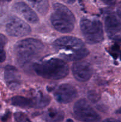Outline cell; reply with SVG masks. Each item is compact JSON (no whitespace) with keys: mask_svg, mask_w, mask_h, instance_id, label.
<instances>
[{"mask_svg":"<svg viewBox=\"0 0 121 122\" xmlns=\"http://www.w3.org/2000/svg\"><path fill=\"white\" fill-rule=\"evenodd\" d=\"M32 5L42 14H45L47 12L49 8V4L47 1H30Z\"/></svg>","mask_w":121,"mask_h":122,"instance_id":"16","label":"cell"},{"mask_svg":"<svg viewBox=\"0 0 121 122\" xmlns=\"http://www.w3.org/2000/svg\"><path fill=\"white\" fill-rule=\"evenodd\" d=\"M0 107H1V106H0Z\"/></svg>","mask_w":121,"mask_h":122,"instance_id":"26","label":"cell"},{"mask_svg":"<svg viewBox=\"0 0 121 122\" xmlns=\"http://www.w3.org/2000/svg\"><path fill=\"white\" fill-rule=\"evenodd\" d=\"M117 14L119 17L121 19V9H119L117 10Z\"/></svg>","mask_w":121,"mask_h":122,"instance_id":"23","label":"cell"},{"mask_svg":"<svg viewBox=\"0 0 121 122\" xmlns=\"http://www.w3.org/2000/svg\"><path fill=\"white\" fill-rule=\"evenodd\" d=\"M53 11L51 15V21L56 30L61 33H70L73 30L75 18L68 8L60 3L53 5Z\"/></svg>","mask_w":121,"mask_h":122,"instance_id":"4","label":"cell"},{"mask_svg":"<svg viewBox=\"0 0 121 122\" xmlns=\"http://www.w3.org/2000/svg\"><path fill=\"white\" fill-rule=\"evenodd\" d=\"M93 68L86 61H77L73 64L72 72L74 77L79 82H87L93 75Z\"/></svg>","mask_w":121,"mask_h":122,"instance_id":"9","label":"cell"},{"mask_svg":"<svg viewBox=\"0 0 121 122\" xmlns=\"http://www.w3.org/2000/svg\"><path fill=\"white\" fill-rule=\"evenodd\" d=\"M105 29L110 37L113 36L121 30V22L115 15L110 14L105 19Z\"/></svg>","mask_w":121,"mask_h":122,"instance_id":"12","label":"cell"},{"mask_svg":"<svg viewBox=\"0 0 121 122\" xmlns=\"http://www.w3.org/2000/svg\"><path fill=\"white\" fill-rule=\"evenodd\" d=\"M43 119L47 122H61L64 119V113L58 108H49L44 113Z\"/></svg>","mask_w":121,"mask_h":122,"instance_id":"13","label":"cell"},{"mask_svg":"<svg viewBox=\"0 0 121 122\" xmlns=\"http://www.w3.org/2000/svg\"><path fill=\"white\" fill-rule=\"evenodd\" d=\"M6 31L11 36L23 37L30 34L31 28L24 20L17 17H13L6 25Z\"/></svg>","mask_w":121,"mask_h":122,"instance_id":"7","label":"cell"},{"mask_svg":"<svg viewBox=\"0 0 121 122\" xmlns=\"http://www.w3.org/2000/svg\"><path fill=\"white\" fill-rule=\"evenodd\" d=\"M103 122H121L119 120H116L115 119H113V118H109V119H106L104 120Z\"/></svg>","mask_w":121,"mask_h":122,"instance_id":"20","label":"cell"},{"mask_svg":"<svg viewBox=\"0 0 121 122\" xmlns=\"http://www.w3.org/2000/svg\"><path fill=\"white\" fill-rule=\"evenodd\" d=\"M80 28L88 44H98L104 39L103 25L98 19L91 17L82 18L80 21Z\"/></svg>","mask_w":121,"mask_h":122,"instance_id":"5","label":"cell"},{"mask_svg":"<svg viewBox=\"0 0 121 122\" xmlns=\"http://www.w3.org/2000/svg\"><path fill=\"white\" fill-rule=\"evenodd\" d=\"M53 47L63 59L68 61H78L90 52L83 41L70 36L57 39L53 42Z\"/></svg>","mask_w":121,"mask_h":122,"instance_id":"1","label":"cell"},{"mask_svg":"<svg viewBox=\"0 0 121 122\" xmlns=\"http://www.w3.org/2000/svg\"><path fill=\"white\" fill-rule=\"evenodd\" d=\"M87 97L90 101L93 103L98 102L100 98V95L95 91H89L87 94Z\"/></svg>","mask_w":121,"mask_h":122,"instance_id":"18","label":"cell"},{"mask_svg":"<svg viewBox=\"0 0 121 122\" xmlns=\"http://www.w3.org/2000/svg\"><path fill=\"white\" fill-rule=\"evenodd\" d=\"M104 2L106 4H110V5H112L113 4L115 3V1H104Z\"/></svg>","mask_w":121,"mask_h":122,"instance_id":"22","label":"cell"},{"mask_svg":"<svg viewBox=\"0 0 121 122\" xmlns=\"http://www.w3.org/2000/svg\"><path fill=\"white\" fill-rule=\"evenodd\" d=\"M8 116H9V113H7V114H5V115L4 116L2 117V121H4V122L6 121V120H7V119H8Z\"/></svg>","mask_w":121,"mask_h":122,"instance_id":"21","label":"cell"},{"mask_svg":"<svg viewBox=\"0 0 121 122\" xmlns=\"http://www.w3.org/2000/svg\"><path fill=\"white\" fill-rule=\"evenodd\" d=\"M33 69L39 76L51 80L61 79L69 73L68 66L59 58H53L34 63Z\"/></svg>","mask_w":121,"mask_h":122,"instance_id":"2","label":"cell"},{"mask_svg":"<svg viewBox=\"0 0 121 122\" xmlns=\"http://www.w3.org/2000/svg\"><path fill=\"white\" fill-rule=\"evenodd\" d=\"M54 98L60 104H68L72 102L77 96V91L74 86L64 83L59 85L55 90Z\"/></svg>","mask_w":121,"mask_h":122,"instance_id":"8","label":"cell"},{"mask_svg":"<svg viewBox=\"0 0 121 122\" xmlns=\"http://www.w3.org/2000/svg\"><path fill=\"white\" fill-rule=\"evenodd\" d=\"M43 49L44 45L38 39L27 38L19 41L14 47L17 63L24 65L39 56Z\"/></svg>","mask_w":121,"mask_h":122,"instance_id":"3","label":"cell"},{"mask_svg":"<svg viewBox=\"0 0 121 122\" xmlns=\"http://www.w3.org/2000/svg\"><path fill=\"white\" fill-rule=\"evenodd\" d=\"M67 122H74L72 121V120H71V119H68V120H67Z\"/></svg>","mask_w":121,"mask_h":122,"instance_id":"25","label":"cell"},{"mask_svg":"<svg viewBox=\"0 0 121 122\" xmlns=\"http://www.w3.org/2000/svg\"><path fill=\"white\" fill-rule=\"evenodd\" d=\"M7 38L4 35L0 33V63H2L5 61L6 58L4 46L7 43Z\"/></svg>","mask_w":121,"mask_h":122,"instance_id":"17","label":"cell"},{"mask_svg":"<svg viewBox=\"0 0 121 122\" xmlns=\"http://www.w3.org/2000/svg\"><path fill=\"white\" fill-rule=\"evenodd\" d=\"M116 113H117V114H121V107L120 108H119V109L116 111Z\"/></svg>","mask_w":121,"mask_h":122,"instance_id":"24","label":"cell"},{"mask_svg":"<svg viewBox=\"0 0 121 122\" xmlns=\"http://www.w3.org/2000/svg\"><path fill=\"white\" fill-rule=\"evenodd\" d=\"M4 78L8 86L11 89H17L20 85V77L18 70L12 66H7L5 68Z\"/></svg>","mask_w":121,"mask_h":122,"instance_id":"11","label":"cell"},{"mask_svg":"<svg viewBox=\"0 0 121 122\" xmlns=\"http://www.w3.org/2000/svg\"><path fill=\"white\" fill-rule=\"evenodd\" d=\"M74 117L83 122H100V117L84 99H81L75 103L73 107Z\"/></svg>","mask_w":121,"mask_h":122,"instance_id":"6","label":"cell"},{"mask_svg":"<svg viewBox=\"0 0 121 122\" xmlns=\"http://www.w3.org/2000/svg\"><path fill=\"white\" fill-rule=\"evenodd\" d=\"M12 105L21 108H33V102L32 99L21 96H15L11 100Z\"/></svg>","mask_w":121,"mask_h":122,"instance_id":"14","label":"cell"},{"mask_svg":"<svg viewBox=\"0 0 121 122\" xmlns=\"http://www.w3.org/2000/svg\"><path fill=\"white\" fill-rule=\"evenodd\" d=\"M14 119L17 122H27L28 118L24 113L18 112L14 114Z\"/></svg>","mask_w":121,"mask_h":122,"instance_id":"19","label":"cell"},{"mask_svg":"<svg viewBox=\"0 0 121 122\" xmlns=\"http://www.w3.org/2000/svg\"><path fill=\"white\" fill-rule=\"evenodd\" d=\"M13 9L16 13L30 23H36L39 21V17L33 10L24 2H17L13 5Z\"/></svg>","mask_w":121,"mask_h":122,"instance_id":"10","label":"cell"},{"mask_svg":"<svg viewBox=\"0 0 121 122\" xmlns=\"http://www.w3.org/2000/svg\"><path fill=\"white\" fill-rule=\"evenodd\" d=\"M33 102V108H43L47 106L51 101V98L47 95L41 94L32 98Z\"/></svg>","mask_w":121,"mask_h":122,"instance_id":"15","label":"cell"}]
</instances>
